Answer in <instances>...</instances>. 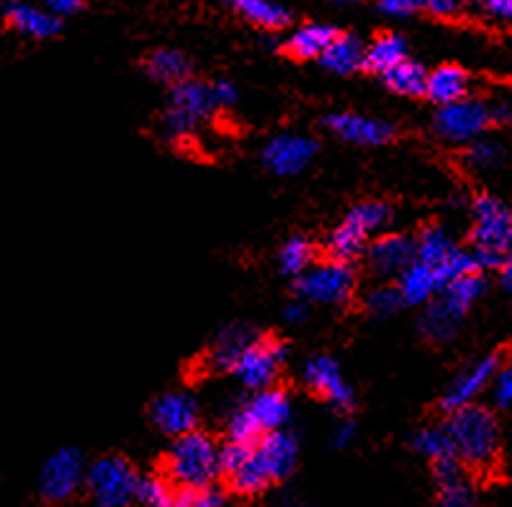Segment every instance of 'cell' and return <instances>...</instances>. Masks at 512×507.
<instances>
[{
	"label": "cell",
	"instance_id": "cell-22",
	"mask_svg": "<svg viewBox=\"0 0 512 507\" xmlns=\"http://www.w3.org/2000/svg\"><path fill=\"white\" fill-rule=\"evenodd\" d=\"M3 15L5 23L15 33L25 35V38L48 40L60 33V20L48 8H38V5L28 3H10L3 8Z\"/></svg>",
	"mask_w": 512,
	"mask_h": 507
},
{
	"label": "cell",
	"instance_id": "cell-43",
	"mask_svg": "<svg viewBox=\"0 0 512 507\" xmlns=\"http://www.w3.org/2000/svg\"><path fill=\"white\" fill-rule=\"evenodd\" d=\"M483 10L500 23H512V0H490L483 5Z\"/></svg>",
	"mask_w": 512,
	"mask_h": 507
},
{
	"label": "cell",
	"instance_id": "cell-35",
	"mask_svg": "<svg viewBox=\"0 0 512 507\" xmlns=\"http://www.w3.org/2000/svg\"><path fill=\"white\" fill-rule=\"evenodd\" d=\"M172 483L162 475H145L137 485V503L145 507H172Z\"/></svg>",
	"mask_w": 512,
	"mask_h": 507
},
{
	"label": "cell",
	"instance_id": "cell-26",
	"mask_svg": "<svg viewBox=\"0 0 512 507\" xmlns=\"http://www.w3.org/2000/svg\"><path fill=\"white\" fill-rule=\"evenodd\" d=\"M336 35L339 33H336L331 25L306 23L289 35V40H286V50L299 60L321 58V55L326 53V48L334 43Z\"/></svg>",
	"mask_w": 512,
	"mask_h": 507
},
{
	"label": "cell",
	"instance_id": "cell-27",
	"mask_svg": "<svg viewBox=\"0 0 512 507\" xmlns=\"http://www.w3.org/2000/svg\"><path fill=\"white\" fill-rule=\"evenodd\" d=\"M363 53H366V48H363L361 40L351 33H343L336 35L334 43L326 48V53L321 55L319 60L326 70H331V73L351 75L356 73L358 68H363Z\"/></svg>",
	"mask_w": 512,
	"mask_h": 507
},
{
	"label": "cell",
	"instance_id": "cell-4",
	"mask_svg": "<svg viewBox=\"0 0 512 507\" xmlns=\"http://www.w3.org/2000/svg\"><path fill=\"white\" fill-rule=\"evenodd\" d=\"M488 289V281L483 274H468L453 279L433 301L421 319V331L428 341L448 343L460 331L465 314L470 306L480 299Z\"/></svg>",
	"mask_w": 512,
	"mask_h": 507
},
{
	"label": "cell",
	"instance_id": "cell-42",
	"mask_svg": "<svg viewBox=\"0 0 512 507\" xmlns=\"http://www.w3.org/2000/svg\"><path fill=\"white\" fill-rule=\"evenodd\" d=\"M490 125H512V100H495L488 105Z\"/></svg>",
	"mask_w": 512,
	"mask_h": 507
},
{
	"label": "cell",
	"instance_id": "cell-1",
	"mask_svg": "<svg viewBox=\"0 0 512 507\" xmlns=\"http://www.w3.org/2000/svg\"><path fill=\"white\" fill-rule=\"evenodd\" d=\"M448 438L453 443L455 460L470 468H490L500 453V423L490 408L468 406L450 413Z\"/></svg>",
	"mask_w": 512,
	"mask_h": 507
},
{
	"label": "cell",
	"instance_id": "cell-30",
	"mask_svg": "<svg viewBox=\"0 0 512 507\" xmlns=\"http://www.w3.org/2000/svg\"><path fill=\"white\" fill-rule=\"evenodd\" d=\"M232 8L237 10L247 23L256 25V28L279 30L291 23V13L284 8V5L264 3V0H239V3H234Z\"/></svg>",
	"mask_w": 512,
	"mask_h": 507
},
{
	"label": "cell",
	"instance_id": "cell-41",
	"mask_svg": "<svg viewBox=\"0 0 512 507\" xmlns=\"http://www.w3.org/2000/svg\"><path fill=\"white\" fill-rule=\"evenodd\" d=\"M353 438H356V425L348 421V418H341L334 425V430H331V445L334 448H346V445L353 443Z\"/></svg>",
	"mask_w": 512,
	"mask_h": 507
},
{
	"label": "cell",
	"instance_id": "cell-33",
	"mask_svg": "<svg viewBox=\"0 0 512 507\" xmlns=\"http://www.w3.org/2000/svg\"><path fill=\"white\" fill-rule=\"evenodd\" d=\"M505 162V147L503 142L493 140V137H480V140L470 142L465 150V165L475 172H490L498 169Z\"/></svg>",
	"mask_w": 512,
	"mask_h": 507
},
{
	"label": "cell",
	"instance_id": "cell-40",
	"mask_svg": "<svg viewBox=\"0 0 512 507\" xmlns=\"http://www.w3.org/2000/svg\"><path fill=\"white\" fill-rule=\"evenodd\" d=\"M418 10H421V3H413V0H386V3L378 5V13L396 20L411 18V15L418 13Z\"/></svg>",
	"mask_w": 512,
	"mask_h": 507
},
{
	"label": "cell",
	"instance_id": "cell-38",
	"mask_svg": "<svg viewBox=\"0 0 512 507\" xmlns=\"http://www.w3.org/2000/svg\"><path fill=\"white\" fill-rule=\"evenodd\" d=\"M212 85V97H214V105L217 110H229V107L237 105L239 100V90L232 80H214Z\"/></svg>",
	"mask_w": 512,
	"mask_h": 507
},
{
	"label": "cell",
	"instance_id": "cell-14",
	"mask_svg": "<svg viewBox=\"0 0 512 507\" xmlns=\"http://www.w3.org/2000/svg\"><path fill=\"white\" fill-rule=\"evenodd\" d=\"M500 368H503V358H500V353H488V356L478 358V361L470 363L468 368H463V371L458 373V378L450 383L448 391H445L443 396L445 411L455 413L460 411V408L475 406V401H478V398L493 386Z\"/></svg>",
	"mask_w": 512,
	"mask_h": 507
},
{
	"label": "cell",
	"instance_id": "cell-15",
	"mask_svg": "<svg viewBox=\"0 0 512 507\" xmlns=\"http://www.w3.org/2000/svg\"><path fill=\"white\" fill-rule=\"evenodd\" d=\"M316 150H319V145H316L314 137L284 132V135H276L266 142L261 160L269 172L279 174V177H291V174H299L301 169L311 165Z\"/></svg>",
	"mask_w": 512,
	"mask_h": 507
},
{
	"label": "cell",
	"instance_id": "cell-44",
	"mask_svg": "<svg viewBox=\"0 0 512 507\" xmlns=\"http://www.w3.org/2000/svg\"><path fill=\"white\" fill-rule=\"evenodd\" d=\"M421 10L435 15V18H453L455 13H460V5L450 3V0H433V3L421 5Z\"/></svg>",
	"mask_w": 512,
	"mask_h": 507
},
{
	"label": "cell",
	"instance_id": "cell-20",
	"mask_svg": "<svg viewBox=\"0 0 512 507\" xmlns=\"http://www.w3.org/2000/svg\"><path fill=\"white\" fill-rule=\"evenodd\" d=\"M368 264L378 276H401L416 261V239L408 234H381L368 244Z\"/></svg>",
	"mask_w": 512,
	"mask_h": 507
},
{
	"label": "cell",
	"instance_id": "cell-13",
	"mask_svg": "<svg viewBox=\"0 0 512 507\" xmlns=\"http://www.w3.org/2000/svg\"><path fill=\"white\" fill-rule=\"evenodd\" d=\"M286 346L274 336H259L247 351L234 363V376L252 391H266L274 388L281 366L286 361Z\"/></svg>",
	"mask_w": 512,
	"mask_h": 507
},
{
	"label": "cell",
	"instance_id": "cell-21",
	"mask_svg": "<svg viewBox=\"0 0 512 507\" xmlns=\"http://www.w3.org/2000/svg\"><path fill=\"white\" fill-rule=\"evenodd\" d=\"M433 475L438 485V507H480L478 490L458 460L433 463Z\"/></svg>",
	"mask_w": 512,
	"mask_h": 507
},
{
	"label": "cell",
	"instance_id": "cell-46",
	"mask_svg": "<svg viewBox=\"0 0 512 507\" xmlns=\"http://www.w3.org/2000/svg\"><path fill=\"white\" fill-rule=\"evenodd\" d=\"M306 314H309L306 301H289V304L284 306V319L289 321V324H301V321L306 319Z\"/></svg>",
	"mask_w": 512,
	"mask_h": 507
},
{
	"label": "cell",
	"instance_id": "cell-12",
	"mask_svg": "<svg viewBox=\"0 0 512 507\" xmlns=\"http://www.w3.org/2000/svg\"><path fill=\"white\" fill-rule=\"evenodd\" d=\"M217 112L212 97V85L199 80H184L170 92V105L165 112V127L174 137H184L197 130L209 115Z\"/></svg>",
	"mask_w": 512,
	"mask_h": 507
},
{
	"label": "cell",
	"instance_id": "cell-48",
	"mask_svg": "<svg viewBox=\"0 0 512 507\" xmlns=\"http://www.w3.org/2000/svg\"><path fill=\"white\" fill-rule=\"evenodd\" d=\"M279 507H306V503H304V498H301V495L289 493V495H284V498H281Z\"/></svg>",
	"mask_w": 512,
	"mask_h": 507
},
{
	"label": "cell",
	"instance_id": "cell-16",
	"mask_svg": "<svg viewBox=\"0 0 512 507\" xmlns=\"http://www.w3.org/2000/svg\"><path fill=\"white\" fill-rule=\"evenodd\" d=\"M304 381L306 386L314 393H319L329 406H334L336 411L346 413L351 411L353 403H356V393L348 386V381L343 378L339 363L331 356H314L306 361L304 366Z\"/></svg>",
	"mask_w": 512,
	"mask_h": 507
},
{
	"label": "cell",
	"instance_id": "cell-19",
	"mask_svg": "<svg viewBox=\"0 0 512 507\" xmlns=\"http://www.w3.org/2000/svg\"><path fill=\"white\" fill-rule=\"evenodd\" d=\"M199 421V406L194 401L192 393L187 391H170L162 393L155 403H152V423L162 430V433L179 438L192 430H197Z\"/></svg>",
	"mask_w": 512,
	"mask_h": 507
},
{
	"label": "cell",
	"instance_id": "cell-10",
	"mask_svg": "<svg viewBox=\"0 0 512 507\" xmlns=\"http://www.w3.org/2000/svg\"><path fill=\"white\" fill-rule=\"evenodd\" d=\"M356 276H353L351 264H343L336 259H324L319 264H311L306 274L299 276L296 289H299L301 301L326 306H341L351 299Z\"/></svg>",
	"mask_w": 512,
	"mask_h": 507
},
{
	"label": "cell",
	"instance_id": "cell-7",
	"mask_svg": "<svg viewBox=\"0 0 512 507\" xmlns=\"http://www.w3.org/2000/svg\"><path fill=\"white\" fill-rule=\"evenodd\" d=\"M140 475L120 455L97 458L85 473V493L95 507H132Z\"/></svg>",
	"mask_w": 512,
	"mask_h": 507
},
{
	"label": "cell",
	"instance_id": "cell-5",
	"mask_svg": "<svg viewBox=\"0 0 512 507\" xmlns=\"http://www.w3.org/2000/svg\"><path fill=\"white\" fill-rule=\"evenodd\" d=\"M291 421V398L281 388L256 391L247 403L234 408L227 418L229 443L252 445L261 435L284 430Z\"/></svg>",
	"mask_w": 512,
	"mask_h": 507
},
{
	"label": "cell",
	"instance_id": "cell-29",
	"mask_svg": "<svg viewBox=\"0 0 512 507\" xmlns=\"http://www.w3.org/2000/svg\"><path fill=\"white\" fill-rule=\"evenodd\" d=\"M145 70L152 80L167 85H179L184 80H189V73H192V63L184 53L174 48H162L155 50L150 58L145 60Z\"/></svg>",
	"mask_w": 512,
	"mask_h": 507
},
{
	"label": "cell",
	"instance_id": "cell-32",
	"mask_svg": "<svg viewBox=\"0 0 512 507\" xmlns=\"http://www.w3.org/2000/svg\"><path fill=\"white\" fill-rule=\"evenodd\" d=\"M311 264H314V247H311L309 239L306 237L286 239L284 247H281L279 252L281 271L299 279L301 274H306V271L311 269Z\"/></svg>",
	"mask_w": 512,
	"mask_h": 507
},
{
	"label": "cell",
	"instance_id": "cell-39",
	"mask_svg": "<svg viewBox=\"0 0 512 507\" xmlns=\"http://www.w3.org/2000/svg\"><path fill=\"white\" fill-rule=\"evenodd\" d=\"M493 401L498 403L500 408H510L512 406V366L500 368L498 376H495Z\"/></svg>",
	"mask_w": 512,
	"mask_h": 507
},
{
	"label": "cell",
	"instance_id": "cell-2",
	"mask_svg": "<svg viewBox=\"0 0 512 507\" xmlns=\"http://www.w3.org/2000/svg\"><path fill=\"white\" fill-rule=\"evenodd\" d=\"M222 475V448L202 430L174 438L165 458V478L179 490L212 488Z\"/></svg>",
	"mask_w": 512,
	"mask_h": 507
},
{
	"label": "cell",
	"instance_id": "cell-9",
	"mask_svg": "<svg viewBox=\"0 0 512 507\" xmlns=\"http://www.w3.org/2000/svg\"><path fill=\"white\" fill-rule=\"evenodd\" d=\"M85 458L78 448H58L40 468L38 493L45 503L60 505L85 488Z\"/></svg>",
	"mask_w": 512,
	"mask_h": 507
},
{
	"label": "cell",
	"instance_id": "cell-47",
	"mask_svg": "<svg viewBox=\"0 0 512 507\" xmlns=\"http://www.w3.org/2000/svg\"><path fill=\"white\" fill-rule=\"evenodd\" d=\"M500 281H503L505 289L512 291V254L505 256L503 266H500Z\"/></svg>",
	"mask_w": 512,
	"mask_h": 507
},
{
	"label": "cell",
	"instance_id": "cell-11",
	"mask_svg": "<svg viewBox=\"0 0 512 507\" xmlns=\"http://www.w3.org/2000/svg\"><path fill=\"white\" fill-rule=\"evenodd\" d=\"M488 125V102L478 100V97H465V100L438 107L433 117V127L438 137L450 142V145H470V142L480 140Z\"/></svg>",
	"mask_w": 512,
	"mask_h": 507
},
{
	"label": "cell",
	"instance_id": "cell-36",
	"mask_svg": "<svg viewBox=\"0 0 512 507\" xmlns=\"http://www.w3.org/2000/svg\"><path fill=\"white\" fill-rule=\"evenodd\" d=\"M172 507H224V498L217 488H187L174 493Z\"/></svg>",
	"mask_w": 512,
	"mask_h": 507
},
{
	"label": "cell",
	"instance_id": "cell-6",
	"mask_svg": "<svg viewBox=\"0 0 512 507\" xmlns=\"http://www.w3.org/2000/svg\"><path fill=\"white\" fill-rule=\"evenodd\" d=\"M391 207L386 202H361L348 209L339 227L329 237L331 259L351 264L368 249L371 237L381 234L391 224Z\"/></svg>",
	"mask_w": 512,
	"mask_h": 507
},
{
	"label": "cell",
	"instance_id": "cell-25",
	"mask_svg": "<svg viewBox=\"0 0 512 507\" xmlns=\"http://www.w3.org/2000/svg\"><path fill=\"white\" fill-rule=\"evenodd\" d=\"M408 60V45L398 33H381L363 53V68L386 75L396 65Z\"/></svg>",
	"mask_w": 512,
	"mask_h": 507
},
{
	"label": "cell",
	"instance_id": "cell-45",
	"mask_svg": "<svg viewBox=\"0 0 512 507\" xmlns=\"http://www.w3.org/2000/svg\"><path fill=\"white\" fill-rule=\"evenodd\" d=\"M48 10L55 15V18L63 20V18H70V15L80 13L83 5H80L78 0H53V3L48 5Z\"/></svg>",
	"mask_w": 512,
	"mask_h": 507
},
{
	"label": "cell",
	"instance_id": "cell-3",
	"mask_svg": "<svg viewBox=\"0 0 512 507\" xmlns=\"http://www.w3.org/2000/svg\"><path fill=\"white\" fill-rule=\"evenodd\" d=\"M470 214V252L475 256V264L480 271L500 269L505 256L512 254V209L493 194H480L470 207Z\"/></svg>",
	"mask_w": 512,
	"mask_h": 507
},
{
	"label": "cell",
	"instance_id": "cell-28",
	"mask_svg": "<svg viewBox=\"0 0 512 507\" xmlns=\"http://www.w3.org/2000/svg\"><path fill=\"white\" fill-rule=\"evenodd\" d=\"M256 338H259V334H256L252 326L234 324L229 329H224L212 346L214 368H227V371H232L239 356L252 346Z\"/></svg>",
	"mask_w": 512,
	"mask_h": 507
},
{
	"label": "cell",
	"instance_id": "cell-23",
	"mask_svg": "<svg viewBox=\"0 0 512 507\" xmlns=\"http://www.w3.org/2000/svg\"><path fill=\"white\" fill-rule=\"evenodd\" d=\"M398 294L401 301L408 306H423L430 304L440 291L445 289V281L438 271H433L430 266L421 264V261H413L401 276H398Z\"/></svg>",
	"mask_w": 512,
	"mask_h": 507
},
{
	"label": "cell",
	"instance_id": "cell-37",
	"mask_svg": "<svg viewBox=\"0 0 512 507\" xmlns=\"http://www.w3.org/2000/svg\"><path fill=\"white\" fill-rule=\"evenodd\" d=\"M401 294L393 286H378V289L368 291L366 296V309L371 311L373 316H391L401 309Z\"/></svg>",
	"mask_w": 512,
	"mask_h": 507
},
{
	"label": "cell",
	"instance_id": "cell-24",
	"mask_svg": "<svg viewBox=\"0 0 512 507\" xmlns=\"http://www.w3.org/2000/svg\"><path fill=\"white\" fill-rule=\"evenodd\" d=\"M468 90H470L468 73H465L463 68H458V65H443V68H435L433 73H428L426 95L438 107L465 100V97H468Z\"/></svg>",
	"mask_w": 512,
	"mask_h": 507
},
{
	"label": "cell",
	"instance_id": "cell-8",
	"mask_svg": "<svg viewBox=\"0 0 512 507\" xmlns=\"http://www.w3.org/2000/svg\"><path fill=\"white\" fill-rule=\"evenodd\" d=\"M416 261L430 266L433 271H438L443 276L445 286L453 279L468 274H480L478 264H475V256L470 249H460L453 242V234L448 232L440 224H428L416 239Z\"/></svg>",
	"mask_w": 512,
	"mask_h": 507
},
{
	"label": "cell",
	"instance_id": "cell-17",
	"mask_svg": "<svg viewBox=\"0 0 512 507\" xmlns=\"http://www.w3.org/2000/svg\"><path fill=\"white\" fill-rule=\"evenodd\" d=\"M324 127L348 145L378 147L386 145L396 135V127L376 117L356 115V112H331L324 117Z\"/></svg>",
	"mask_w": 512,
	"mask_h": 507
},
{
	"label": "cell",
	"instance_id": "cell-18",
	"mask_svg": "<svg viewBox=\"0 0 512 507\" xmlns=\"http://www.w3.org/2000/svg\"><path fill=\"white\" fill-rule=\"evenodd\" d=\"M254 458L271 480V485L289 478L299 460V440L291 430H276V433L261 435L254 443Z\"/></svg>",
	"mask_w": 512,
	"mask_h": 507
},
{
	"label": "cell",
	"instance_id": "cell-31",
	"mask_svg": "<svg viewBox=\"0 0 512 507\" xmlns=\"http://www.w3.org/2000/svg\"><path fill=\"white\" fill-rule=\"evenodd\" d=\"M386 85L391 87L393 92L403 97H423L426 95V83H428V73L423 70V65L413 63V60H403L401 65H396L393 70H388L383 75Z\"/></svg>",
	"mask_w": 512,
	"mask_h": 507
},
{
	"label": "cell",
	"instance_id": "cell-34",
	"mask_svg": "<svg viewBox=\"0 0 512 507\" xmlns=\"http://www.w3.org/2000/svg\"><path fill=\"white\" fill-rule=\"evenodd\" d=\"M413 448H416L423 458L433 460V463L455 458L453 443H450L448 438V430L438 428V425H430V428L418 430L416 438H413Z\"/></svg>",
	"mask_w": 512,
	"mask_h": 507
}]
</instances>
